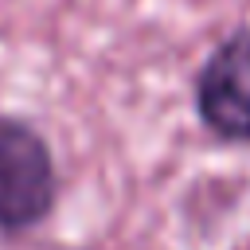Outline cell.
I'll list each match as a JSON object with an SVG mask.
<instances>
[{"instance_id": "6da1fadb", "label": "cell", "mask_w": 250, "mask_h": 250, "mask_svg": "<svg viewBox=\"0 0 250 250\" xmlns=\"http://www.w3.org/2000/svg\"><path fill=\"white\" fill-rule=\"evenodd\" d=\"M191 102L207 137L250 148V20L230 27L207 51L195 70Z\"/></svg>"}, {"instance_id": "7a4b0ae2", "label": "cell", "mask_w": 250, "mask_h": 250, "mask_svg": "<svg viewBox=\"0 0 250 250\" xmlns=\"http://www.w3.org/2000/svg\"><path fill=\"white\" fill-rule=\"evenodd\" d=\"M55 203V164L47 141L16 121L0 117V230H27L47 219Z\"/></svg>"}]
</instances>
